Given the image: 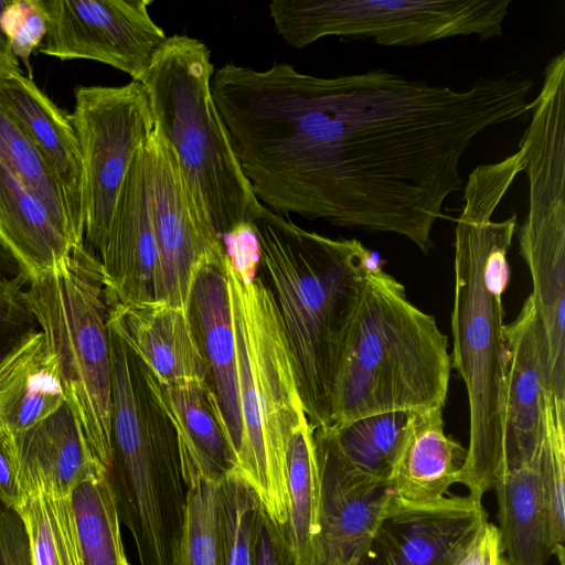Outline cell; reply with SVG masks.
Returning <instances> with one entry per match:
<instances>
[{
    "mask_svg": "<svg viewBox=\"0 0 565 565\" xmlns=\"http://www.w3.org/2000/svg\"><path fill=\"white\" fill-rule=\"evenodd\" d=\"M519 72L455 88L375 68L324 77L287 62L237 65L216 106L262 204L334 226L401 235L427 254L460 162L488 128L530 117Z\"/></svg>",
    "mask_w": 565,
    "mask_h": 565,
    "instance_id": "obj_1",
    "label": "cell"
},
{
    "mask_svg": "<svg viewBox=\"0 0 565 565\" xmlns=\"http://www.w3.org/2000/svg\"><path fill=\"white\" fill-rule=\"evenodd\" d=\"M523 167L521 149L476 167L462 189L455 228L451 363L465 382L470 415L459 483L478 501L502 470L507 361L502 295L516 228V213L503 221H494L493 215Z\"/></svg>",
    "mask_w": 565,
    "mask_h": 565,
    "instance_id": "obj_2",
    "label": "cell"
},
{
    "mask_svg": "<svg viewBox=\"0 0 565 565\" xmlns=\"http://www.w3.org/2000/svg\"><path fill=\"white\" fill-rule=\"evenodd\" d=\"M292 356L305 413L313 428L332 424V402L367 252L355 238L308 231L265 205L253 222Z\"/></svg>",
    "mask_w": 565,
    "mask_h": 565,
    "instance_id": "obj_3",
    "label": "cell"
},
{
    "mask_svg": "<svg viewBox=\"0 0 565 565\" xmlns=\"http://www.w3.org/2000/svg\"><path fill=\"white\" fill-rule=\"evenodd\" d=\"M451 355L433 316L381 269L365 274L347 337L332 402V423L444 407Z\"/></svg>",
    "mask_w": 565,
    "mask_h": 565,
    "instance_id": "obj_4",
    "label": "cell"
},
{
    "mask_svg": "<svg viewBox=\"0 0 565 565\" xmlns=\"http://www.w3.org/2000/svg\"><path fill=\"white\" fill-rule=\"evenodd\" d=\"M225 265L243 430L237 473L258 493L269 518L284 527L289 515L288 441L307 415L269 286L259 276H239L228 257Z\"/></svg>",
    "mask_w": 565,
    "mask_h": 565,
    "instance_id": "obj_5",
    "label": "cell"
},
{
    "mask_svg": "<svg viewBox=\"0 0 565 565\" xmlns=\"http://www.w3.org/2000/svg\"><path fill=\"white\" fill-rule=\"evenodd\" d=\"M211 52L199 39L168 36L141 84L154 127L174 149L217 234L258 217L263 204L244 175L211 90Z\"/></svg>",
    "mask_w": 565,
    "mask_h": 565,
    "instance_id": "obj_6",
    "label": "cell"
},
{
    "mask_svg": "<svg viewBox=\"0 0 565 565\" xmlns=\"http://www.w3.org/2000/svg\"><path fill=\"white\" fill-rule=\"evenodd\" d=\"M25 298L57 363L65 396L87 450L111 463V360L108 320L113 306L98 256L85 244L29 282Z\"/></svg>",
    "mask_w": 565,
    "mask_h": 565,
    "instance_id": "obj_7",
    "label": "cell"
},
{
    "mask_svg": "<svg viewBox=\"0 0 565 565\" xmlns=\"http://www.w3.org/2000/svg\"><path fill=\"white\" fill-rule=\"evenodd\" d=\"M511 0H274L269 17L291 47L327 36L417 46L456 36L503 33Z\"/></svg>",
    "mask_w": 565,
    "mask_h": 565,
    "instance_id": "obj_8",
    "label": "cell"
},
{
    "mask_svg": "<svg viewBox=\"0 0 565 565\" xmlns=\"http://www.w3.org/2000/svg\"><path fill=\"white\" fill-rule=\"evenodd\" d=\"M70 115L83 160L84 241L102 250L126 173L154 130L141 83L76 86Z\"/></svg>",
    "mask_w": 565,
    "mask_h": 565,
    "instance_id": "obj_9",
    "label": "cell"
},
{
    "mask_svg": "<svg viewBox=\"0 0 565 565\" xmlns=\"http://www.w3.org/2000/svg\"><path fill=\"white\" fill-rule=\"evenodd\" d=\"M148 150L150 207L161 266L160 302L189 310L200 266L225 247L174 149L156 127Z\"/></svg>",
    "mask_w": 565,
    "mask_h": 565,
    "instance_id": "obj_10",
    "label": "cell"
},
{
    "mask_svg": "<svg viewBox=\"0 0 565 565\" xmlns=\"http://www.w3.org/2000/svg\"><path fill=\"white\" fill-rule=\"evenodd\" d=\"M47 17L40 53L90 60L141 82L167 35L150 15L151 0H42Z\"/></svg>",
    "mask_w": 565,
    "mask_h": 565,
    "instance_id": "obj_11",
    "label": "cell"
},
{
    "mask_svg": "<svg viewBox=\"0 0 565 565\" xmlns=\"http://www.w3.org/2000/svg\"><path fill=\"white\" fill-rule=\"evenodd\" d=\"M481 501L448 495L427 503L392 494L381 521L352 565H452L487 522Z\"/></svg>",
    "mask_w": 565,
    "mask_h": 565,
    "instance_id": "obj_12",
    "label": "cell"
},
{
    "mask_svg": "<svg viewBox=\"0 0 565 565\" xmlns=\"http://www.w3.org/2000/svg\"><path fill=\"white\" fill-rule=\"evenodd\" d=\"M320 476L319 531L311 565H352L390 502L386 481L352 468L323 427L313 428Z\"/></svg>",
    "mask_w": 565,
    "mask_h": 565,
    "instance_id": "obj_13",
    "label": "cell"
},
{
    "mask_svg": "<svg viewBox=\"0 0 565 565\" xmlns=\"http://www.w3.org/2000/svg\"><path fill=\"white\" fill-rule=\"evenodd\" d=\"M148 141L134 158L98 254L113 303L160 301L161 266L149 198Z\"/></svg>",
    "mask_w": 565,
    "mask_h": 565,
    "instance_id": "obj_14",
    "label": "cell"
},
{
    "mask_svg": "<svg viewBox=\"0 0 565 565\" xmlns=\"http://www.w3.org/2000/svg\"><path fill=\"white\" fill-rule=\"evenodd\" d=\"M505 386L501 473L530 463L543 431L548 390L546 335L530 295L514 321L504 326ZM500 473V475H501Z\"/></svg>",
    "mask_w": 565,
    "mask_h": 565,
    "instance_id": "obj_15",
    "label": "cell"
},
{
    "mask_svg": "<svg viewBox=\"0 0 565 565\" xmlns=\"http://www.w3.org/2000/svg\"><path fill=\"white\" fill-rule=\"evenodd\" d=\"M108 326L161 383L210 385L207 361L189 310L160 301L113 303Z\"/></svg>",
    "mask_w": 565,
    "mask_h": 565,
    "instance_id": "obj_16",
    "label": "cell"
},
{
    "mask_svg": "<svg viewBox=\"0 0 565 565\" xmlns=\"http://www.w3.org/2000/svg\"><path fill=\"white\" fill-rule=\"evenodd\" d=\"M226 257V252H222L200 266L192 285L189 311L207 361L210 386L221 422L238 458L243 430Z\"/></svg>",
    "mask_w": 565,
    "mask_h": 565,
    "instance_id": "obj_17",
    "label": "cell"
},
{
    "mask_svg": "<svg viewBox=\"0 0 565 565\" xmlns=\"http://www.w3.org/2000/svg\"><path fill=\"white\" fill-rule=\"evenodd\" d=\"M147 385L175 434L184 483L192 478L221 482L238 472L237 454L223 427L206 382L164 384L142 364Z\"/></svg>",
    "mask_w": 565,
    "mask_h": 565,
    "instance_id": "obj_18",
    "label": "cell"
},
{
    "mask_svg": "<svg viewBox=\"0 0 565 565\" xmlns=\"http://www.w3.org/2000/svg\"><path fill=\"white\" fill-rule=\"evenodd\" d=\"M0 102L13 115L58 180L73 225L84 238V173L70 115L20 71L0 73Z\"/></svg>",
    "mask_w": 565,
    "mask_h": 565,
    "instance_id": "obj_19",
    "label": "cell"
},
{
    "mask_svg": "<svg viewBox=\"0 0 565 565\" xmlns=\"http://www.w3.org/2000/svg\"><path fill=\"white\" fill-rule=\"evenodd\" d=\"M444 407L412 412L405 439L390 478L394 497L411 503H427L445 497L459 482L467 449L447 436Z\"/></svg>",
    "mask_w": 565,
    "mask_h": 565,
    "instance_id": "obj_20",
    "label": "cell"
},
{
    "mask_svg": "<svg viewBox=\"0 0 565 565\" xmlns=\"http://www.w3.org/2000/svg\"><path fill=\"white\" fill-rule=\"evenodd\" d=\"M0 245L19 263L29 281L56 267L81 246L1 162Z\"/></svg>",
    "mask_w": 565,
    "mask_h": 565,
    "instance_id": "obj_21",
    "label": "cell"
},
{
    "mask_svg": "<svg viewBox=\"0 0 565 565\" xmlns=\"http://www.w3.org/2000/svg\"><path fill=\"white\" fill-rule=\"evenodd\" d=\"M64 403L56 360L39 329L0 363V427L25 430Z\"/></svg>",
    "mask_w": 565,
    "mask_h": 565,
    "instance_id": "obj_22",
    "label": "cell"
},
{
    "mask_svg": "<svg viewBox=\"0 0 565 565\" xmlns=\"http://www.w3.org/2000/svg\"><path fill=\"white\" fill-rule=\"evenodd\" d=\"M11 437L20 473L36 475L66 497L72 495L79 480L102 467L90 457L66 402L30 428L11 433Z\"/></svg>",
    "mask_w": 565,
    "mask_h": 565,
    "instance_id": "obj_23",
    "label": "cell"
},
{
    "mask_svg": "<svg viewBox=\"0 0 565 565\" xmlns=\"http://www.w3.org/2000/svg\"><path fill=\"white\" fill-rule=\"evenodd\" d=\"M492 489L498 501V530L509 565H545L552 554L536 457L499 475Z\"/></svg>",
    "mask_w": 565,
    "mask_h": 565,
    "instance_id": "obj_24",
    "label": "cell"
},
{
    "mask_svg": "<svg viewBox=\"0 0 565 565\" xmlns=\"http://www.w3.org/2000/svg\"><path fill=\"white\" fill-rule=\"evenodd\" d=\"M289 515L282 529L297 565H311L319 531L320 476L313 427L305 417L294 428L286 454Z\"/></svg>",
    "mask_w": 565,
    "mask_h": 565,
    "instance_id": "obj_25",
    "label": "cell"
},
{
    "mask_svg": "<svg viewBox=\"0 0 565 565\" xmlns=\"http://www.w3.org/2000/svg\"><path fill=\"white\" fill-rule=\"evenodd\" d=\"M26 493L19 512L32 565H82L71 497L33 473H20Z\"/></svg>",
    "mask_w": 565,
    "mask_h": 565,
    "instance_id": "obj_26",
    "label": "cell"
},
{
    "mask_svg": "<svg viewBox=\"0 0 565 565\" xmlns=\"http://www.w3.org/2000/svg\"><path fill=\"white\" fill-rule=\"evenodd\" d=\"M71 500L82 565H130L107 471L92 470L76 483Z\"/></svg>",
    "mask_w": 565,
    "mask_h": 565,
    "instance_id": "obj_27",
    "label": "cell"
},
{
    "mask_svg": "<svg viewBox=\"0 0 565 565\" xmlns=\"http://www.w3.org/2000/svg\"><path fill=\"white\" fill-rule=\"evenodd\" d=\"M412 412H388L324 426L343 459L359 472L388 482Z\"/></svg>",
    "mask_w": 565,
    "mask_h": 565,
    "instance_id": "obj_28",
    "label": "cell"
},
{
    "mask_svg": "<svg viewBox=\"0 0 565 565\" xmlns=\"http://www.w3.org/2000/svg\"><path fill=\"white\" fill-rule=\"evenodd\" d=\"M0 162L49 210L55 222L83 245L62 186L44 158L13 115L0 102Z\"/></svg>",
    "mask_w": 565,
    "mask_h": 565,
    "instance_id": "obj_29",
    "label": "cell"
},
{
    "mask_svg": "<svg viewBox=\"0 0 565 565\" xmlns=\"http://www.w3.org/2000/svg\"><path fill=\"white\" fill-rule=\"evenodd\" d=\"M536 468L551 554L564 565L565 417L554 411L550 391L543 406V431Z\"/></svg>",
    "mask_w": 565,
    "mask_h": 565,
    "instance_id": "obj_30",
    "label": "cell"
},
{
    "mask_svg": "<svg viewBox=\"0 0 565 565\" xmlns=\"http://www.w3.org/2000/svg\"><path fill=\"white\" fill-rule=\"evenodd\" d=\"M184 524L174 565H226L220 507V482H185Z\"/></svg>",
    "mask_w": 565,
    "mask_h": 565,
    "instance_id": "obj_31",
    "label": "cell"
},
{
    "mask_svg": "<svg viewBox=\"0 0 565 565\" xmlns=\"http://www.w3.org/2000/svg\"><path fill=\"white\" fill-rule=\"evenodd\" d=\"M221 527L226 565H253L265 508L255 489L238 473L220 482Z\"/></svg>",
    "mask_w": 565,
    "mask_h": 565,
    "instance_id": "obj_32",
    "label": "cell"
},
{
    "mask_svg": "<svg viewBox=\"0 0 565 565\" xmlns=\"http://www.w3.org/2000/svg\"><path fill=\"white\" fill-rule=\"evenodd\" d=\"M2 24L14 56L29 65L31 54L47 30L42 0H11L2 14Z\"/></svg>",
    "mask_w": 565,
    "mask_h": 565,
    "instance_id": "obj_33",
    "label": "cell"
},
{
    "mask_svg": "<svg viewBox=\"0 0 565 565\" xmlns=\"http://www.w3.org/2000/svg\"><path fill=\"white\" fill-rule=\"evenodd\" d=\"M39 330L23 287H18L0 301V363L28 335Z\"/></svg>",
    "mask_w": 565,
    "mask_h": 565,
    "instance_id": "obj_34",
    "label": "cell"
},
{
    "mask_svg": "<svg viewBox=\"0 0 565 565\" xmlns=\"http://www.w3.org/2000/svg\"><path fill=\"white\" fill-rule=\"evenodd\" d=\"M25 499L11 433L0 427V503L19 513Z\"/></svg>",
    "mask_w": 565,
    "mask_h": 565,
    "instance_id": "obj_35",
    "label": "cell"
},
{
    "mask_svg": "<svg viewBox=\"0 0 565 565\" xmlns=\"http://www.w3.org/2000/svg\"><path fill=\"white\" fill-rule=\"evenodd\" d=\"M0 565H32L24 523L18 512L1 503Z\"/></svg>",
    "mask_w": 565,
    "mask_h": 565,
    "instance_id": "obj_36",
    "label": "cell"
},
{
    "mask_svg": "<svg viewBox=\"0 0 565 565\" xmlns=\"http://www.w3.org/2000/svg\"><path fill=\"white\" fill-rule=\"evenodd\" d=\"M225 252L242 277H255L260 268V250L257 236L250 225H242L222 237Z\"/></svg>",
    "mask_w": 565,
    "mask_h": 565,
    "instance_id": "obj_37",
    "label": "cell"
},
{
    "mask_svg": "<svg viewBox=\"0 0 565 565\" xmlns=\"http://www.w3.org/2000/svg\"><path fill=\"white\" fill-rule=\"evenodd\" d=\"M452 565H509L498 526L484 522Z\"/></svg>",
    "mask_w": 565,
    "mask_h": 565,
    "instance_id": "obj_38",
    "label": "cell"
},
{
    "mask_svg": "<svg viewBox=\"0 0 565 565\" xmlns=\"http://www.w3.org/2000/svg\"><path fill=\"white\" fill-rule=\"evenodd\" d=\"M253 565H297L280 525L264 512Z\"/></svg>",
    "mask_w": 565,
    "mask_h": 565,
    "instance_id": "obj_39",
    "label": "cell"
},
{
    "mask_svg": "<svg viewBox=\"0 0 565 565\" xmlns=\"http://www.w3.org/2000/svg\"><path fill=\"white\" fill-rule=\"evenodd\" d=\"M29 282L14 257L0 245V301L18 287Z\"/></svg>",
    "mask_w": 565,
    "mask_h": 565,
    "instance_id": "obj_40",
    "label": "cell"
},
{
    "mask_svg": "<svg viewBox=\"0 0 565 565\" xmlns=\"http://www.w3.org/2000/svg\"><path fill=\"white\" fill-rule=\"evenodd\" d=\"M11 0H0V73L20 71L19 60L14 56L8 34L2 24V14Z\"/></svg>",
    "mask_w": 565,
    "mask_h": 565,
    "instance_id": "obj_41",
    "label": "cell"
}]
</instances>
